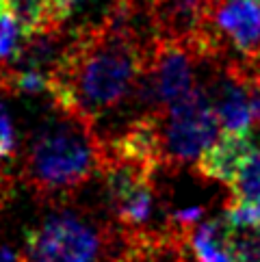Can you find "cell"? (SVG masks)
<instances>
[{
	"instance_id": "6da1fadb",
	"label": "cell",
	"mask_w": 260,
	"mask_h": 262,
	"mask_svg": "<svg viewBox=\"0 0 260 262\" xmlns=\"http://www.w3.org/2000/svg\"><path fill=\"white\" fill-rule=\"evenodd\" d=\"M137 0H113L102 22L68 39L50 80L54 108L94 124L137 93L150 57L152 39L137 26Z\"/></svg>"
},
{
	"instance_id": "7a4b0ae2",
	"label": "cell",
	"mask_w": 260,
	"mask_h": 262,
	"mask_svg": "<svg viewBox=\"0 0 260 262\" xmlns=\"http://www.w3.org/2000/svg\"><path fill=\"white\" fill-rule=\"evenodd\" d=\"M104 139L94 124L59 111L31 139L22 163V180L41 202H68L102 169Z\"/></svg>"
},
{
	"instance_id": "3957f363",
	"label": "cell",
	"mask_w": 260,
	"mask_h": 262,
	"mask_svg": "<svg viewBox=\"0 0 260 262\" xmlns=\"http://www.w3.org/2000/svg\"><path fill=\"white\" fill-rule=\"evenodd\" d=\"M204 54L193 46L154 37L150 57L139 80L137 93L143 113H167L198 89L195 70L204 63Z\"/></svg>"
},
{
	"instance_id": "277c9868",
	"label": "cell",
	"mask_w": 260,
	"mask_h": 262,
	"mask_svg": "<svg viewBox=\"0 0 260 262\" xmlns=\"http://www.w3.org/2000/svg\"><path fill=\"white\" fill-rule=\"evenodd\" d=\"M113 243L106 228L76 212H57L26 232V262H100Z\"/></svg>"
},
{
	"instance_id": "5b68a950",
	"label": "cell",
	"mask_w": 260,
	"mask_h": 262,
	"mask_svg": "<svg viewBox=\"0 0 260 262\" xmlns=\"http://www.w3.org/2000/svg\"><path fill=\"white\" fill-rule=\"evenodd\" d=\"M221 121L210 100V93L195 89L167 113H161V145L163 167L180 169L198 161L204 149L219 139Z\"/></svg>"
},
{
	"instance_id": "8992f818",
	"label": "cell",
	"mask_w": 260,
	"mask_h": 262,
	"mask_svg": "<svg viewBox=\"0 0 260 262\" xmlns=\"http://www.w3.org/2000/svg\"><path fill=\"white\" fill-rule=\"evenodd\" d=\"M143 7L154 37L189 43L206 61L221 54L212 31L217 0H145Z\"/></svg>"
},
{
	"instance_id": "52a82bcc",
	"label": "cell",
	"mask_w": 260,
	"mask_h": 262,
	"mask_svg": "<svg viewBox=\"0 0 260 262\" xmlns=\"http://www.w3.org/2000/svg\"><path fill=\"white\" fill-rule=\"evenodd\" d=\"M212 31L221 52L232 48L239 63L260 72V0H217Z\"/></svg>"
},
{
	"instance_id": "ba28073f",
	"label": "cell",
	"mask_w": 260,
	"mask_h": 262,
	"mask_svg": "<svg viewBox=\"0 0 260 262\" xmlns=\"http://www.w3.org/2000/svg\"><path fill=\"white\" fill-rule=\"evenodd\" d=\"M260 145V137L256 139L254 130L247 133H226L221 135L208 149H204L202 156L195 161V171L206 180H215L228 184L234 180L245 158Z\"/></svg>"
},
{
	"instance_id": "9c48e42d",
	"label": "cell",
	"mask_w": 260,
	"mask_h": 262,
	"mask_svg": "<svg viewBox=\"0 0 260 262\" xmlns=\"http://www.w3.org/2000/svg\"><path fill=\"white\" fill-rule=\"evenodd\" d=\"M193 262H236L232 251V221L221 214L198 223L187 236Z\"/></svg>"
},
{
	"instance_id": "30bf717a",
	"label": "cell",
	"mask_w": 260,
	"mask_h": 262,
	"mask_svg": "<svg viewBox=\"0 0 260 262\" xmlns=\"http://www.w3.org/2000/svg\"><path fill=\"white\" fill-rule=\"evenodd\" d=\"M3 3L17 17L24 37L41 31H57L63 26V20L57 15L50 0H3Z\"/></svg>"
},
{
	"instance_id": "8fae6325",
	"label": "cell",
	"mask_w": 260,
	"mask_h": 262,
	"mask_svg": "<svg viewBox=\"0 0 260 262\" xmlns=\"http://www.w3.org/2000/svg\"><path fill=\"white\" fill-rule=\"evenodd\" d=\"M230 191H232V198H230L232 202H239V204L260 202V145L241 165L234 180L230 182Z\"/></svg>"
},
{
	"instance_id": "7c38bea8",
	"label": "cell",
	"mask_w": 260,
	"mask_h": 262,
	"mask_svg": "<svg viewBox=\"0 0 260 262\" xmlns=\"http://www.w3.org/2000/svg\"><path fill=\"white\" fill-rule=\"evenodd\" d=\"M24 43V31L17 17L0 0V63H7L17 57Z\"/></svg>"
},
{
	"instance_id": "4fadbf2b",
	"label": "cell",
	"mask_w": 260,
	"mask_h": 262,
	"mask_svg": "<svg viewBox=\"0 0 260 262\" xmlns=\"http://www.w3.org/2000/svg\"><path fill=\"white\" fill-rule=\"evenodd\" d=\"M232 251L236 262H260V228L232 223Z\"/></svg>"
},
{
	"instance_id": "5bb4252c",
	"label": "cell",
	"mask_w": 260,
	"mask_h": 262,
	"mask_svg": "<svg viewBox=\"0 0 260 262\" xmlns=\"http://www.w3.org/2000/svg\"><path fill=\"white\" fill-rule=\"evenodd\" d=\"M15 154V130L5 104H0V163Z\"/></svg>"
},
{
	"instance_id": "9a60e30c",
	"label": "cell",
	"mask_w": 260,
	"mask_h": 262,
	"mask_svg": "<svg viewBox=\"0 0 260 262\" xmlns=\"http://www.w3.org/2000/svg\"><path fill=\"white\" fill-rule=\"evenodd\" d=\"M0 262H26L24 251H15L7 245H0Z\"/></svg>"
},
{
	"instance_id": "2e32d148",
	"label": "cell",
	"mask_w": 260,
	"mask_h": 262,
	"mask_svg": "<svg viewBox=\"0 0 260 262\" xmlns=\"http://www.w3.org/2000/svg\"><path fill=\"white\" fill-rule=\"evenodd\" d=\"M258 87H260V72H258Z\"/></svg>"
},
{
	"instance_id": "e0dca14e",
	"label": "cell",
	"mask_w": 260,
	"mask_h": 262,
	"mask_svg": "<svg viewBox=\"0 0 260 262\" xmlns=\"http://www.w3.org/2000/svg\"><path fill=\"white\" fill-rule=\"evenodd\" d=\"M0 206H3V204H0Z\"/></svg>"
}]
</instances>
